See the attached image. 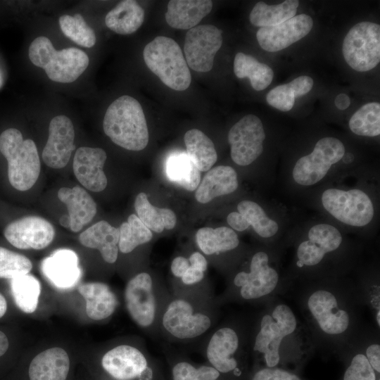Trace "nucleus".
I'll return each instance as SVG.
<instances>
[{
  "label": "nucleus",
  "instance_id": "f257e3e1",
  "mask_svg": "<svg viewBox=\"0 0 380 380\" xmlns=\"http://www.w3.org/2000/svg\"><path fill=\"white\" fill-rule=\"evenodd\" d=\"M303 327L292 309L283 303H272L262 315L253 350L262 365L296 369L305 357L308 346Z\"/></svg>",
  "mask_w": 380,
  "mask_h": 380
},
{
  "label": "nucleus",
  "instance_id": "f03ea898",
  "mask_svg": "<svg viewBox=\"0 0 380 380\" xmlns=\"http://www.w3.org/2000/svg\"><path fill=\"white\" fill-rule=\"evenodd\" d=\"M350 291L326 284L313 287L303 296V315L319 341L338 346L351 340L357 322V296Z\"/></svg>",
  "mask_w": 380,
  "mask_h": 380
},
{
  "label": "nucleus",
  "instance_id": "7ed1b4c3",
  "mask_svg": "<svg viewBox=\"0 0 380 380\" xmlns=\"http://www.w3.org/2000/svg\"><path fill=\"white\" fill-rule=\"evenodd\" d=\"M105 134L118 146L141 151L148 143L149 134L141 104L134 98L122 96L108 106L103 118Z\"/></svg>",
  "mask_w": 380,
  "mask_h": 380
},
{
  "label": "nucleus",
  "instance_id": "20e7f679",
  "mask_svg": "<svg viewBox=\"0 0 380 380\" xmlns=\"http://www.w3.org/2000/svg\"><path fill=\"white\" fill-rule=\"evenodd\" d=\"M0 151L8 163V177L11 186L21 191L31 189L41 170L35 143L24 140L17 129L9 128L0 135Z\"/></svg>",
  "mask_w": 380,
  "mask_h": 380
},
{
  "label": "nucleus",
  "instance_id": "39448f33",
  "mask_svg": "<svg viewBox=\"0 0 380 380\" xmlns=\"http://www.w3.org/2000/svg\"><path fill=\"white\" fill-rule=\"evenodd\" d=\"M28 54L31 62L43 68L50 80L61 83L75 81L89 62L83 51L75 47L57 51L50 39L44 36L32 41Z\"/></svg>",
  "mask_w": 380,
  "mask_h": 380
},
{
  "label": "nucleus",
  "instance_id": "423d86ee",
  "mask_svg": "<svg viewBox=\"0 0 380 380\" xmlns=\"http://www.w3.org/2000/svg\"><path fill=\"white\" fill-rule=\"evenodd\" d=\"M143 56L149 70L167 87L184 91L190 86L189 66L179 46L172 39L156 37L145 46Z\"/></svg>",
  "mask_w": 380,
  "mask_h": 380
},
{
  "label": "nucleus",
  "instance_id": "0eeeda50",
  "mask_svg": "<svg viewBox=\"0 0 380 380\" xmlns=\"http://www.w3.org/2000/svg\"><path fill=\"white\" fill-rule=\"evenodd\" d=\"M321 202L324 210L333 217L351 227H365L374 215L372 199L359 189H327L322 194Z\"/></svg>",
  "mask_w": 380,
  "mask_h": 380
},
{
  "label": "nucleus",
  "instance_id": "6e6552de",
  "mask_svg": "<svg viewBox=\"0 0 380 380\" xmlns=\"http://www.w3.org/2000/svg\"><path fill=\"white\" fill-rule=\"evenodd\" d=\"M343 55L347 64L358 72L374 68L380 62V26L367 21L350 28L343 42Z\"/></svg>",
  "mask_w": 380,
  "mask_h": 380
},
{
  "label": "nucleus",
  "instance_id": "1a4fd4ad",
  "mask_svg": "<svg viewBox=\"0 0 380 380\" xmlns=\"http://www.w3.org/2000/svg\"><path fill=\"white\" fill-rule=\"evenodd\" d=\"M344 156L345 146L342 141L332 137L322 138L310 153L298 159L292 170V177L298 185H314Z\"/></svg>",
  "mask_w": 380,
  "mask_h": 380
},
{
  "label": "nucleus",
  "instance_id": "9d476101",
  "mask_svg": "<svg viewBox=\"0 0 380 380\" xmlns=\"http://www.w3.org/2000/svg\"><path fill=\"white\" fill-rule=\"evenodd\" d=\"M280 281L277 270L271 265L270 255L263 251L251 257L248 271L238 272L233 280L240 297L246 300L270 298Z\"/></svg>",
  "mask_w": 380,
  "mask_h": 380
},
{
  "label": "nucleus",
  "instance_id": "9b49d317",
  "mask_svg": "<svg viewBox=\"0 0 380 380\" xmlns=\"http://www.w3.org/2000/svg\"><path fill=\"white\" fill-rule=\"evenodd\" d=\"M341 232L332 224L319 223L310 228L307 238L298 244L296 265L298 268H314L329 255L337 251L343 243Z\"/></svg>",
  "mask_w": 380,
  "mask_h": 380
},
{
  "label": "nucleus",
  "instance_id": "f8f14e48",
  "mask_svg": "<svg viewBox=\"0 0 380 380\" xmlns=\"http://www.w3.org/2000/svg\"><path fill=\"white\" fill-rule=\"evenodd\" d=\"M265 133L260 119L247 115L235 123L228 133L232 160L240 166L249 165L263 151Z\"/></svg>",
  "mask_w": 380,
  "mask_h": 380
},
{
  "label": "nucleus",
  "instance_id": "ddd939ff",
  "mask_svg": "<svg viewBox=\"0 0 380 380\" xmlns=\"http://www.w3.org/2000/svg\"><path fill=\"white\" fill-rule=\"evenodd\" d=\"M222 31L212 25H197L186 32L184 51L192 70L206 72L213 66L214 58L222 44Z\"/></svg>",
  "mask_w": 380,
  "mask_h": 380
},
{
  "label": "nucleus",
  "instance_id": "4468645a",
  "mask_svg": "<svg viewBox=\"0 0 380 380\" xmlns=\"http://www.w3.org/2000/svg\"><path fill=\"white\" fill-rule=\"evenodd\" d=\"M192 305L182 298L175 299L167 305L162 319L164 329L179 339H190L201 336L211 327V319L201 312H194Z\"/></svg>",
  "mask_w": 380,
  "mask_h": 380
},
{
  "label": "nucleus",
  "instance_id": "2eb2a0df",
  "mask_svg": "<svg viewBox=\"0 0 380 380\" xmlns=\"http://www.w3.org/2000/svg\"><path fill=\"white\" fill-rule=\"evenodd\" d=\"M105 371L118 380H151L152 371L143 353L129 345H120L106 352L101 360Z\"/></svg>",
  "mask_w": 380,
  "mask_h": 380
},
{
  "label": "nucleus",
  "instance_id": "dca6fc26",
  "mask_svg": "<svg viewBox=\"0 0 380 380\" xmlns=\"http://www.w3.org/2000/svg\"><path fill=\"white\" fill-rule=\"evenodd\" d=\"M126 308L132 320L139 327L152 325L156 314V300L151 275L141 272L132 277L125 289Z\"/></svg>",
  "mask_w": 380,
  "mask_h": 380
},
{
  "label": "nucleus",
  "instance_id": "f3484780",
  "mask_svg": "<svg viewBox=\"0 0 380 380\" xmlns=\"http://www.w3.org/2000/svg\"><path fill=\"white\" fill-rule=\"evenodd\" d=\"M4 234L6 240L17 248L40 250L52 242L55 230L46 219L30 215L8 224Z\"/></svg>",
  "mask_w": 380,
  "mask_h": 380
},
{
  "label": "nucleus",
  "instance_id": "a211bd4d",
  "mask_svg": "<svg viewBox=\"0 0 380 380\" xmlns=\"http://www.w3.org/2000/svg\"><path fill=\"white\" fill-rule=\"evenodd\" d=\"M313 20L307 14H299L277 25L260 27L256 38L260 47L268 52L284 49L310 33Z\"/></svg>",
  "mask_w": 380,
  "mask_h": 380
},
{
  "label": "nucleus",
  "instance_id": "6ab92c4d",
  "mask_svg": "<svg viewBox=\"0 0 380 380\" xmlns=\"http://www.w3.org/2000/svg\"><path fill=\"white\" fill-rule=\"evenodd\" d=\"M74 140L75 130L70 119L63 115L52 118L47 142L42 151L44 163L54 169L65 167L75 148Z\"/></svg>",
  "mask_w": 380,
  "mask_h": 380
},
{
  "label": "nucleus",
  "instance_id": "aec40b11",
  "mask_svg": "<svg viewBox=\"0 0 380 380\" xmlns=\"http://www.w3.org/2000/svg\"><path fill=\"white\" fill-rule=\"evenodd\" d=\"M241 349L239 335L231 327L218 329L210 337L207 348V358L220 374H241L238 354Z\"/></svg>",
  "mask_w": 380,
  "mask_h": 380
},
{
  "label": "nucleus",
  "instance_id": "412c9836",
  "mask_svg": "<svg viewBox=\"0 0 380 380\" xmlns=\"http://www.w3.org/2000/svg\"><path fill=\"white\" fill-rule=\"evenodd\" d=\"M41 270L48 281L61 290L75 287L82 277L77 253L67 248L58 249L45 258Z\"/></svg>",
  "mask_w": 380,
  "mask_h": 380
},
{
  "label": "nucleus",
  "instance_id": "4be33fe9",
  "mask_svg": "<svg viewBox=\"0 0 380 380\" xmlns=\"http://www.w3.org/2000/svg\"><path fill=\"white\" fill-rule=\"evenodd\" d=\"M107 158L106 151L100 148L80 147L73 158V172L77 179L86 189L99 192L107 186L103 165Z\"/></svg>",
  "mask_w": 380,
  "mask_h": 380
},
{
  "label": "nucleus",
  "instance_id": "5701e85b",
  "mask_svg": "<svg viewBox=\"0 0 380 380\" xmlns=\"http://www.w3.org/2000/svg\"><path fill=\"white\" fill-rule=\"evenodd\" d=\"M58 197L67 206L70 220V229L73 232H80L96 214L95 201L80 186L61 188L58 191Z\"/></svg>",
  "mask_w": 380,
  "mask_h": 380
},
{
  "label": "nucleus",
  "instance_id": "b1692460",
  "mask_svg": "<svg viewBox=\"0 0 380 380\" xmlns=\"http://www.w3.org/2000/svg\"><path fill=\"white\" fill-rule=\"evenodd\" d=\"M70 369L68 353L61 348H51L37 355L29 367L30 380H66Z\"/></svg>",
  "mask_w": 380,
  "mask_h": 380
},
{
  "label": "nucleus",
  "instance_id": "393cba45",
  "mask_svg": "<svg viewBox=\"0 0 380 380\" xmlns=\"http://www.w3.org/2000/svg\"><path fill=\"white\" fill-rule=\"evenodd\" d=\"M236 172L227 165H219L209 170L196 189L195 198L207 203L216 197L230 194L238 188Z\"/></svg>",
  "mask_w": 380,
  "mask_h": 380
},
{
  "label": "nucleus",
  "instance_id": "a878e982",
  "mask_svg": "<svg viewBox=\"0 0 380 380\" xmlns=\"http://www.w3.org/2000/svg\"><path fill=\"white\" fill-rule=\"evenodd\" d=\"M119 229L101 220L82 232L79 236L82 245L97 249L108 263H114L118 255Z\"/></svg>",
  "mask_w": 380,
  "mask_h": 380
},
{
  "label": "nucleus",
  "instance_id": "bb28decb",
  "mask_svg": "<svg viewBox=\"0 0 380 380\" xmlns=\"http://www.w3.org/2000/svg\"><path fill=\"white\" fill-rule=\"evenodd\" d=\"M210 0H171L165 13L167 23L172 27L190 30L196 27L212 10Z\"/></svg>",
  "mask_w": 380,
  "mask_h": 380
},
{
  "label": "nucleus",
  "instance_id": "cd10ccee",
  "mask_svg": "<svg viewBox=\"0 0 380 380\" xmlns=\"http://www.w3.org/2000/svg\"><path fill=\"white\" fill-rule=\"evenodd\" d=\"M77 290L86 300V312L90 319H105L115 312L118 298L106 284L84 283L80 284Z\"/></svg>",
  "mask_w": 380,
  "mask_h": 380
},
{
  "label": "nucleus",
  "instance_id": "c85d7f7f",
  "mask_svg": "<svg viewBox=\"0 0 380 380\" xmlns=\"http://www.w3.org/2000/svg\"><path fill=\"white\" fill-rule=\"evenodd\" d=\"M144 20V11L133 0L120 1L105 18L106 25L119 34H130L136 32Z\"/></svg>",
  "mask_w": 380,
  "mask_h": 380
},
{
  "label": "nucleus",
  "instance_id": "c756f323",
  "mask_svg": "<svg viewBox=\"0 0 380 380\" xmlns=\"http://www.w3.org/2000/svg\"><path fill=\"white\" fill-rule=\"evenodd\" d=\"M186 154L199 171L207 172L216 163L217 154L211 139L198 129L187 131L184 137Z\"/></svg>",
  "mask_w": 380,
  "mask_h": 380
},
{
  "label": "nucleus",
  "instance_id": "7c9ffc66",
  "mask_svg": "<svg viewBox=\"0 0 380 380\" xmlns=\"http://www.w3.org/2000/svg\"><path fill=\"white\" fill-rule=\"evenodd\" d=\"M196 239L201 251L208 255L232 251L239 244L236 233L227 227L201 228L196 234Z\"/></svg>",
  "mask_w": 380,
  "mask_h": 380
},
{
  "label": "nucleus",
  "instance_id": "2f4dec72",
  "mask_svg": "<svg viewBox=\"0 0 380 380\" xmlns=\"http://www.w3.org/2000/svg\"><path fill=\"white\" fill-rule=\"evenodd\" d=\"M134 208L142 223L155 232L173 229L177 223V217L172 210L153 206L145 193L141 192L137 196Z\"/></svg>",
  "mask_w": 380,
  "mask_h": 380
},
{
  "label": "nucleus",
  "instance_id": "473e14b6",
  "mask_svg": "<svg viewBox=\"0 0 380 380\" xmlns=\"http://www.w3.org/2000/svg\"><path fill=\"white\" fill-rule=\"evenodd\" d=\"M298 6L299 1L297 0H286L276 5L260 1L250 13V22L260 27L277 25L295 16Z\"/></svg>",
  "mask_w": 380,
  "mask_h": 380
},
{
  "label": "nucleus",
  "instance_id": "72a5a7b5",
  "mask_svg": "<svg viewBox=\"0 0 380 380\" xmlns=\"http://www.w3.org/2000/svg\"><path fill=\"white\" fill-rule=\"evenodd\" d=\"M234 72L238 78L248 77L252 87L256 91L266 89L274 77V72L270 66L241 52L235 56Z\"/></svg>",
  "mask_w": 380,
  "mask_h": 380
},
{
  "label": "nucleus",
  "instance_id": "f704fd0d",
  "mask_svg": "<svg viewBox=\"0 0 380 380\" xmlns=\"http://www.w3.org/2000/svg\"><path fill=\"white\" fill-rule=\"evenodd\" d=\"M168 178L187 191L196 190L201 182L200 171L186 153H176L169 157L166 164Z\"/></svg>",
  "mask_w": 380,
  "mask_h": 380
},
{
  "label": "nucleus",
  "instance_id": "c9c22d12",
  "mask_svg": "<svg viewBox=\"0 0 380 380\" xmlns=\"http://www.w3.org/2000/svg\"><path fill=\"white\" fill-rule=\"evenodd\" d=\"M237 212L242 216L246 229L252 227L255 232L263 239L275 236L279 231L278 223L267 215L257 203L244 200L237 205Z\"/></svg>",
  "mask_w": 380,
  "mask_h": 380
},
{
  "label": "nucleus",
  "instance_id": "e433bc0d",
  "mask_svg": "<svg viewBox=\"0 0 380 380\" xmlns=\"http://www.w3.org/2000/svg\"><path fill=\"white\" fill-rule=\"evenodd\" d=\"M11 290L15 305L25 313L34 312L41 293L39 280L32 274H25L11 279Z\"/></svg>",
  "mask_w": 380,
  "mask_h": 380
},
{
  "label": "nucleus",
  "instance_id": "4c0bfd02",
  "mask_svg": "<svg viewBox=\"0 0 380 380\" xmlns=\"http://www.w3.org/2000/svg\"><path fill=\"white\" fill-rule=\"evenodd\" d=\"M350 129L355 134L374 137L380 134V104L368 103L359 108L348 122Z\"/></svg>",
  "mask_w": 380,
  "mask_h": 380
},
{
  "label": "nucleus",
  "instance_id": "58836bf2",
  "mask_svg": "<svg viewBox=\"0 0 380 380\" xmlns=\"http://www.w3.org/2000/svg\"><path fill=\"white\" fill-rule=\"evenodd\" d=\"M118 249L123 253H129L138 246L150 241L153 234L135 214L130 215L127 221L121 224Z\"/></svg>",
  "mask_w": 380,
  "mask_h": 380
},
{
  "label": "nucleus",
  "instance_id": "ea45409f",
  "mask_svg": "<svg viewBox=\"0 0 380 380\" xmlns=\"http://www.w3.org/2000/svg\"><path fill=\"white\" fill-rule=\"evenodd\" d=\"M58 22L63 33L70 40L86 48L94 46L96 40L94 31L80 14L61 15Z\"/></svg>",
  "mask_w": 380,
  "mask_h": 380
},
{
  "label": "nucleus",
  "instance_id": "a19ab883",
  "mask_svg": "<svg viewBox=\"0 0 380 380\" xmlns=\"http://www.w3.org/2000/svg\"><path fill=\"white\" fill-rule=\"evenodd\" d=\"M32 268L26 256L0 246V278L12 279L28 274Z\"/></svg>",
  "mask_w": 380,
  "mask_h": 380
},
{
  "label": "nucleus",
  "instance_id": "79ce46f5",
  "mask_svg": "<svg viewBox=\"0 0 380 380\" xmlns=\"http://www.w3.org/2000/svg\"><path fill=\"white\" fill-rule=\"evenodd\" d=\"M173 380H217L220 373L212 366L195 367L187 362H179L172 368Z\"/></svg>",
  "mask_w": 380,
  "mask_h": 380
},
{
  "label": "nucleus",
  "instance_id": "37998d69",
  "mask_svg": "<svg viewBox=\"0 0 380 380\" xmlns=\"http://www.w3.org/2000/svg\"><path fill=\"white\" fill-rule=\"evenodd\" d=\"M380 378L370 365L364 353L358 352L350 359L342 380H376Z\"/></svg>",
  "mask_w": 380,
  "mask_h": 380
},
{
  "label": "nucleus",
  "instance_id": "c03bdc74",
  "mask_svg": "<svg viewBox=\"0 0 380 380\" xmlns=\"http://www.w3.org/2000/svg\"><path fill=\"white\" fill-rule=\"evenodd\" d=\"M295 99L293 89L289 83L274 87L266 96L267 103L281 111L291 110Z\"/></svg>",
  "mask_w": 380,
  "mask_h": 380
},
{
  "label": "nucleus",
  "instance_id": "a18cd8bd",
  "mask_svg": "<svg viewBox=\"0 0 380 380\" xmlns=\"http://www.w3.org/2000/svg\"><path fill=\"white\" fill-rule=\"evenodd\" d=\"M251 380H303L296 372L281 367H259Z\"/></svg>",
  "mask_w": 380,
  "mask_h": 380
},
{
  "label": "nucleus",
  "instance_id": "49530a36",
  "mask_svg": "<svg viewBox=\"0 0 380 380\" xmlns=\"http://www.w3.org/2000/svg\"><path fill=\"white\" fill-rule=\"evenodd\" d=\"M289 84L292 88L296 98L309 93L312 88L314 81L310 77L303 75L296 77Z\"/></svg>",
  "mask_w": 380,
  "mask_h": 380
},
{
  "label": "nucleus",
  "instance_id": "de8ad7c7",
  "mask_svg": "<svg viewBox=\"0 0 380 380\" xmlns=\"http://www.w3.org/2000/svg\"><path fill=\"white\" fill-rule=\"evenodd\" d=\"M374 370L380 374V345L377 343L369 344L364 353Z\"/></svg>",
  "mask_w": 380,
  "mask_h": 380
},
{
  "label": "nucleus",
  "instance_id": "09e8293b",
  "mask_svg": "<svg viewBox=\"0 0 380 380\" xmlns=\"http://www.w3.org/2000/svg\"><path fill=\"white\" fill-rule=\"evenodd\" d=\"M204 277V272L199 269L189 265V268L181 277L186 285H192L200 282Z\"/></svg>",
  "mask_w": 380,
  "mask_h": 380
},
{
  "label": "nucleus",
  "instance_id": "8fccbe9b",
  "mask_svg": "<svg viewBox=\"0 0 380 380\" xmlns=\"http://www.w3.org/2000/svg\"><path fill=\"white\" fill-rule=\"evenodd\" d=\"M189 265L188 259L182 256L176 257L171 263V272L176 277L181 278Z\"/></svg>",
  "mask_w": 380,
  "mask_h": 380
},
{
  "label": "nucleus",
  "instance_id": "3c124183",
  "mask_svg": "<svg viewBox=\"0 0 380 380\" xmlns=\"http://www.w3.org/2000/svg\"><path fill=\"white\" fill-rule=\"evenodd\" d=\"M189 265L203 272L207 270L208 262L205 257L199 252L193 253L188 259Z\"/></svg>",
  "mask_w": 380,
  "mask_h": 380
},
{
  "label": "nucleus",
  "instance_id": "603ef678",
  "mask_svg": "<svg viewBox=\"0 0 380 380\" xmlns=\"http://www.w3.org/2000/svg\"><path fill=\"white\" fill-rule=\"evenodd\" d=\"M334 103L338 109L345 110L350 106V101L347 94L341 93L336 96Z\"/></svg>",
  "mask_w": 380,
  "mask_h": 380
},
{
  "label": "nucleus",
  "instance_id": "864d4df0",
  "mask_svg": "<svg viewBox=\"0 0 380 380\" xmlns=\"http://www.w3.org/2000/svg\"><path fill=\"white\" fill-rule=\"evenodd\" d=\"M8 345L7 336L3 331H0V357L7 351Z\"/></svg>",
  "mask_w": 380,
  "mask_h": 380
},
{
  "label": "nucleus",
  "instance_id": "5fc2aeb1",
  "mask_svg": "<svg viewBox=\"0 0 380 380\" xmlns=\"http://www.w3.org/2000/svg\"><path fill=\"white\" fill-rule=\"evenodd\" d=\"M7 310V303L4 296L0 293V318L2 317Z\"/></svg>",
  "mask_w": 380,
  "mask_h": 380
},
{
  "label": "nucleus",
  "instance_id": "6e6d98bb",
  "mask_svg": "<svg viewBox=\"0 0 380 380\" xmlns=\"http://www.w3.org/2000/svg\"><path fill=\"white\" fill-rule=\"evenodd\" d=\"M60 224L66 228L70 229V220L68 215H63L60 218Z\"/></svg>",
  "mask_w": 380,
  "mask_h": 380
},
{
  "label": "nucleus",
  "instance_id": "4d7b16f0",
  "mask_svg": "<svg viewBox=\"0 0 380 380\" xmlns=\"http://www.w3.org/2000/svg\"><path fill=\"white\" fill-rule=\"evenodd\" d=\"M376 380H380V378L377 379Z\"/></svg>",
  "mask_w": 380,
  "mask_h": 380
}]
</instances>
